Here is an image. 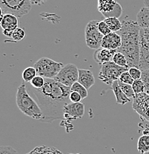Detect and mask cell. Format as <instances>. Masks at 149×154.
I'll use <instances>...</instances> for the list:
<instances>
[{
    "mask_svg": "<svg viewBox=\"0 0 149 154\" xmlns=\"http://www.w3.org/2000/svg\"><path fill=\"white\" fill-rule=\"evenodd\" d=\"M64 120L70 122L82 119L85 114V105L82 102H69L64 107Z\"/></svg>",
    "mask_w": 149,
    "mask_h": 154,
    "instance_id": "obj_10",
    "label": "cell"
},
{
    "mask_svg": "<svg viewBox=\"0 0 149 154\" xmlns=\"http://www.w3.org/2000/svg\"><path fill=\"white\" fill-rule=\"evenodd\" d=\"M98 29L101 33L104 36H107L108 34L111 33V30H110V28H108V25L105 22V21H100L98 25Z\"/></svg>",
    "mask_w": 149,
    "mask_h": 154,
    "instance_id": "obj_31",
    "label": "cell"
},
{
    "mask_svg": "<svg viewBox=\"0 0 149 154\" xmlns=\"http://www.w3.org/2000/svg\"><path fill=\"white\" fill-rule=\"evenodd\" d=\"M112 62H114L116 65H119L120 67L128 66V62H127V59H126V57H125L124 54H122V53L120 52H117V51H116V53L113 57Z\"/></svg>",
    "mask_w": 149,
    "mask_h": 154,
    "instance_id": "obj_24",
    "label": "cell"
},
{
    "mask_svg": "<svg viewBox=\"0 0 149 154\" xmlns=\"http://www.w3.org/2000/svg\"><path fill=\"white\" fill-rule=\"evenodd\" d=\"M25 36H26L25 30L23 28H17L13 32L12 36L11 38L14 42H20L25 38Z\"/></svg>",
    "mask_w": 149,
    "mask_h": 154,
    "instance_id": "obj_26",
    "label": "cell"
},
{
    "mask_svg": "<svg viewBox=\"0 0 149 154\" xmlns=\"http://www.w3.org/2000/svg\"><path fill=\"white\" fill-rule=\"evenodd\" d=\"M26 154H64L60 150L54 147L42 145L34 147L31 151Z\"/></svg>",
    "mask_w": 149,
    "mask_h": 154,
    "instance_id": "obj_18",
    "label": "cell"
},
{
    "mask_svg": "<svg viewBox=\"0 0 149 154\" xmlns=\"http://www.w3.org/2000/svg\"><path fill=\"white\" fill-rule=\"evenodd\" d=\"M79 79V69L74 64H67L61 69L54 79L63 85L70 88Z\"/></svg>",
    "mask_w": 149,
    "mask_h": 154,
    "instance_id": "obj_8",
    "label": "cell"
},
{
    "mask_svg": "<svg viewBox=\"0 0 149 154\" xmlns=\"http://www.w3.org/2000/svg\"><path fill=\"white\" fill-rule=\"evenodd\" d=\"M142 77L141 79L145 85V93L149 94V69L148 70H142Z\"/></svg>",
    "mask_w": 149,
    "mask_h": 154,
    "instance_id": "obj_30",
    "label": "cell"
},
{
    "mask_svg": "<svg viewBox=\"0 0 149 154\" xmlns=\"http://www.w3.org/2000/svg\"><path fill=\"white\" fill-rule=\"evenodd\" d=\"M132 88L136 95L145 93V85H144V83L142 79L134 80L132 85Z\"/></svg>",
    "mask_w": 149,
    "mask_h": 154,
    "instance_id": "obj_27",
    "label": "cell"
},
{
    "mask_svg": "<svg viewBox=\"0 0 149 154\" xmlns=\"http://www.w3.org/2000/svg\"><path fill=\"white\" fill-rule=\"evenodd\" d=\"M137 150L142 154L149 151V136L142 135L137 142Z\"/></svg>",
    "mask_w": 149,
    "mask_h": 154,
    "instance_id": "obj_20",
    "label": "cell"
},
{
    "mask_svg": "<svg viewBox=\"0 0 149 154\" xmlns=\"http://www.w3.org/2000/svg\"><path fill=\"white\" fill-rule=\"evenodd\" d=\"M118 2L115 0H98L97 2V8L98 11L105 18L108 17L112 11L116 8Z\"/></svg>",
    "mask_w": 149,
    "mask_h": 154,
    "instance_id": "obj_15",
    "label": "cell"
},
{
    "mask_svg": "<svg viewBox=\"0 0 149 154\" xmlns=\"http://www.w3.org/2000/svg\"><path fill=\"white\" fill-rule=\"evenodd\" d=\"M116 53V50H108L106 48H100L96 50L94 54V59L97 64L102 65L103 64L112 61L113 57Z\"/></svg>",
    "mask_w": 149,
    "mask_h": 154,
    "instance_id": "obj_13",
    "label": "cell"
},
{
    "mask_svg": "<svg viewBox=\"0 0 149 154\" xmlns=\"http://www.w3.org/2000/svg\"><path fill=\"white\" fill-rule=\"evenodd\" d=\"M110 88L113 91L115 97H116V103L120 104V105H126V104L131 102V99H129V97H127V96L123 92V91L120 88L119 84H118V80L117 81H115L111 85Z\"/></svg>",
    "mask_w": 149,
    "mask_h": 154,
    "instance_id": "obj_16",
    "label": "cell"
},
{
    "mask_svg": "<svg viewBox=\"0 0 149 154\" xmlns=\"http://www.w3.org/2000/svg\"><path fill=\"white\" fill-rule=\"evenodd\" d=\"M119 81L121 82L122 83H124V84L127 85H132L133 83H134V80L131 76V74L129 73V71H126L123 73H122V75L120 76Z\"/></svg>",
    "mask_w": 149,
    "mask_h": 154,
    "instance_id": "obj_29",
    "label": "cell"
},
{
    "mask_svg": "<svg viewBox=\"0 0 149 154\" xmlns=\"http://www.w3.org/2000/svg\"><path fill=\"white\" fill-rule=\"evenodd\" d=\"M47 2V0H30V2L32 5H42L45 4Z\"/></svg>",
    "mask_w": 149,
    "mask_h": 154,
    "instance_id": "obj_35",
    "label": "cell"
},
{
    "mask_svg": "<svg viewBox=\"0 0 149 154\" xmlns=\"http://www.w3.org/2000/svg\"><path fill=\"white\" fill-rule=\"evenodd\" d=\"M100 21H90L85 29V37L87 46L91 49L97 50L101 48L104 36L99 32L98 25Z\"/></svg>",
    "mask_w": 149,
    "mask_h": 154,
    "instance_id": "obj_7",
    "label": "cell"
},
{
    "mask_svg": "<svg viewBox=\"0 0 149 154\" xmlns=\"http://www.w3.org/2000/svg\"><path fill=\"white\" fill-rule=\"evenodd\" d=\"M132 107L142 119L149 122V94L142 93L136 95L133 99Z\"/></svg>",
    "mask_w": 149,
    "mask_h": 154,
    "instance_id": "obj_9",
    "label": "cell"
},
{
    "mask_svg": "<svg viewBox=\"0 0 149 154\" xmlns=\"http://www.w3.org/2000/svg\"><path fill=\"white\" fill-rule=\"evenodd\" d=\"M105 23L108 25V28L111 30V32H119L123 28V23L120 22V19L115 17H110V18H105L104 19Z\"/></svg>",
    "mask_w": 149,
    "mask_h": 154,
    "instance_id": "obj_19",
    "label": "cell"
},
{
    "mask_svg": "<svg viewBox=\"0 0 149 154\" xmlns=\"http://www.w3.org/2000/svg\"><path fill=\"white\" fill-rule=\"evenodd\" d=\"M122 46V38L119 33L111 32L102 38L101 48L108 50H117Z\"/></svg>",
    "mask_w": 149,
    "mask_h": 154,
    "instance_id": "obj_12",
    "label": "cell"
},
{
    "mask_svg": "<svg viewBox=\"0 0 149 154\" xmlns=\"http://www.w3.org/2000/svg\"><path fill=\"white\" fill-rule=\"evenodd\" d=\"M37 76L36 70L34 67H28L22 72V79L25 82H30L34 77Z\"/></svg>",
    "mask_w": 149,
    "mask_h": 154,
    "instance_id": "obj_21",
    "label": "cell"
},
{
    "mask_svg": "<svg viewBox=\"0 0 149 154\" xmlns=\"http://www.w3.org/2000/svg\"><path fill=\"white\" fill-rule=\"evenodd\" d=\"M31 7L30 0H0L1 12L13 14L18 18L28 14Z\"/></svg>",
    "mask_w": 149,
    "mask_h": 154,
    "instance_id": "obj_4",
    "label": "cell"
},
{
    "mask_svg": "<svg viewBox=\"0 0 149 154\" xmlns=\"http://www.w3.org/2000/svg\"><path fill=\"white\" fill-rule=\"evenodd\" d=\"M45 79L42 76H38V75L36 77H34L33 80L30 82V85L35 89H41V88H42L45 85Z\"/></svg>",
    "mask_w": 149,
    "mask_h": 154,
    "instance_id": "obj_28",
    "label": "cell"
},
{
    "mask_svg": "<svg viewBox=\"0 0 149 154\" xmlns=\"http://www.w3.org/2000/svg\"><path fill=\"white\" fill-rule=\"evenodd\" d=\"M118 84L121 88V90L123 91V92L127 96V97H129V99H134V97L136 96L135 93H134V90H133L132 85H127V84H124V83H122L121 82H120L118 80Z\"/></svg>",
    "mask_w": 149,
    "mask_h": 154,
    "instance_id": "obj_25",
    "label": "cell"
},
{
    "mask_svg": "<svg viewBox=\"0 0 149 154\" xmlns=\"http://www.w3.org/2000/svg\"><path fill=\"white\" fill-rule=\"evenodd\" d=\"M137 22L140 28H149V8L142 7L137 14Z\"/></svg>",
    "mask_w": 149,
    "mask_h": 154,
    "instance_id": "obj_17",
    "label": "cell"
},
{
    "mask_svg": "<svg viewBox=\"0 0 149 154\" xmlns=\"http://www.w3.org/2000/svg\"><path fill=\"white\" fill-rule=\"evenodd\" d=\"M63 66L64 65L61 62H57L47 57L41 58L34 64L38 76L49 79H54Z\"/></svg>",
    "mask_w": 149,
    "mask_h": 154,
    "instance_id": "obj_6",
    "label": "cell"
},
{
    "mask_svg": "<svg viewBox=\"0 0 149 154\" xmlns=\"http://www.w3.org/2000/svg\"><path fill=\"white\" fill-rule=\"evenodd\" d=\"M129 72L130 74H131V77L134 79V80L141 79L142 71L140 69H139L138 67H130Z\"/></svg>",
    "mask_w": 149,
    "mask_h": 154,
    "instance_id": "obj_32",
    "label": "cell"
},
{
    "mask_svg": "<svg viewBox=\"0 0 149 154\" xmlns=\"http://www.w3.org/2000/svg\"><path fill=\"white\" fill-rule=\"evenodd\" d=\"M139 45L149 48V28H141Z\"/></svg>",
    "mask_w": 149,
    "mask_h": 154,
    "instance_id": "obj_23",
    "label": "cell"
},
{
    "mask_svg": "<svg viewBox=\"0 0 149 154\" xmlns=\"http://www.w3.org/2000/svg\"><path fill=\"white\" fill-rule=\"evenodd\" d=\"M129 68L130 67L128 66L120 67L110 61L109 62L101 65L98 78L103 83L111 86V85L115 81L119 80L122 73L126 71H129Z\"/></svg>",
    "mask_w": 149,
    "mask_h": 154,
    "instance_id": "obj_5",
    "label": "cell"
},
{
    "mask_svg": "<svg viewBox=\"0 0 149 154\" xmlns=\"http://www.w3.org/2000/svg\"><path fill=\"white\" fill-rule=\"evenodd\" d=\"M68 154H81V153H68Z\"/></svg>",
    "mask_w": 149,
    "mask_h": 154,
    "instance_id": "obj_38",
    "label": "cell"
},
{
    "mask_svg": "<svg viewBox=\"0 0 149 154\" xmlns=\"http://www.w3.org/2000/svg\"><path fill=\"white\" fill-rule=\"evenodd\" d=\"M123 28L119 31L122 38V46L116 50L125 55L129 67H138L139 62V35L140 27L137 22L126 19L122 21Z\"/></svg>",
    "mask_w": 149,
    "mask_h": 154,
    "instance_id": "obj_2",
    "label": "cell"
},
{
    "mask_svg": "<svg viewBox=\"0 0 149 154\" xmlns=\"http://www.w3.org/2000/svg\"><path fill=\"white\" fill-rule=\"evenodd\" d=\"M78 82L83 85L87 90L95 85V78L91 70L87 69H79Z\"/></svg>",
    "mask_w": 149,
    "mask_h": 154,
    "instance_id": "obj_14",
    "label": "cell"
},
{
    "mask_svg": "<svg viewBox=\"0 0 149 154\" xmlns=\"http://www.w3.org/2000/svg\"><path fill=\"white\" fill-rule=\"evenodd\" d=\"M70 91H71V92H76L80 94L82 99H85L88 96V90L84 86L82 85L79 82H75L73 85L70 87Z\"/></svg>",
    "mask_w": 149,
    "mask_h": 154,
    "instance_id": "obj_22",
    "label": "cell"
},
{
    "mask_svg": "<svg viewBox=\"0 0 149 154\" xmlns=\"http://www.w3.org/2000/svg\"><path fill=\"white\" fill-rule=\"evenodd\" d=\"M0 154H18V152L11 146H2L0 147Z\"/></svg>",
    "mask_w": 149,
    "mask_h": 154,
    "instance_id": "obj_33",
    "label": "cell"
},
{
    "mask_svg": "<svg viewBox=\"0 0 149 154\" xmlns=\"http://www.w3.org/2000/svg\"><path fill=\"white\" fill-rule=\"evenodd\" d=\"M17 105L25 115L36 120H41L42 112L37 102L35 101L27 91L25 82L18 87L17 92Z\"/></svg>",
    "mask_w": 149,
    "mask_h": 154,
    "instance_id": "obj_3",
    "label": "cell"
},
{
    "mask_svg": "<svg viewBox=\"0 0 149 154\" xmlns=\"http://www.w3.org/2000/svg\"><path fill=\"white\" fill-rule=\"evenodd\" d=\"M1 27L3 29V34L8 38H11L13 32L19 28L18 17L13 14H5L1 18Z\"/></svg>",
    "mask_w": 149,
    "mask_h": 154,
    "instance_id": "obj_11",
    "label": "cell"
},
{
    "mask_svg": "<svg viewBox=\"0 0 149 154\" xmlns=\"http://www.w3.org/2000/svg\"><path fill=\"white\" fill-rule=\"evenodd\" d=\"M82 99V98L78 93L70 92V101L71 102H81Z\"/></svg>",
    "mask_w": 149,
    "mask_h": 154,
    "instance_id": "obj_34",
    "label": "cell"
},
{
    "mask_svg": "<svg viewBox=\"0 0 149 154\" xmlns=\"http://www.w3.org/2000/svg\"><path fill=\"white\" fill-rule=\"evenodd\" d=\"M143 154H149V151L146 152V153H143Z\"/></svg>",
    "mask_w": 149,
    "mask_h": 154,
    "instance_id": "obj_37",
    "label": "cell"
},
{
    "mask_svg": "<svg viewBox=\"0 0 149 154\" xmlns=\"http://www.w3.org/2000/svg\"><path fill=\"white\" fill-rule=\"evenodd\" d=\"M144 7H146L149 8V0H144L143 1Z\"/></svg>",
    "mask_w": 149,
    "mask_h": 154,
    "instance_id": "obj_36",
    "label": "cell"
},
{
    "mask_svg": "<svg viewBox=\"0 0 149 154\" xmlns=\"http://www.w3.org/2000/svg\"><path fill=\"white\" fill-rule=\"evenodd\" d=\"M33 91L42 112L40 122L51 123L64 119V107L70 102V88L55 79H45L44 87L41 89L33 88Z\"/></svg>",
    "mask_w": 149,
    "mask_h": 154,
    "instance_id": "obj_1",
    "label": "cell"
}]
</instances>
